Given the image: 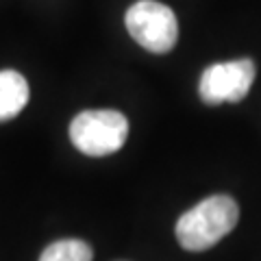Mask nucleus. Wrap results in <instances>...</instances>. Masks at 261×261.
<instances>
[{"label":"nucleus","instance_id":"7ed1b4c3","mask_svg":"<svg viewBox=\"0 0 261 261\" xmlns=\"http://www.w3.org/2000/svg\"><path fill=\"white\" fill-rule=\"evenodd\" d=\"M124 22L128 35L154 55H166L176 46L178 22L168 5L157 0H137L128 7Z\"/></svg>","mask_w":261,"mask_h":261},{"label":"nucleus","instance_id":"20e7f679","mask_svg":"<svg viewBox=\"0 0 261 261\" xmlns=\"http://www.w3.org/2000/svg\"><path fill=\"white\" fill-rule=\"evenodd\" d=\"M255 63L250 59H238L226 63H214L200 74L198 94L202 102H240L250 92L255 81Z\"/></svg>","mask_w":261,"mask_h":261},{"label":"nucleus","instance_id":"f257e3e1","mask_svg":"<svg viewBox=\"0 0 261 261\" xmlns=\"http://www.w3.org/2000/svg\"><path fill=\"white\" fill-rule=\"evenodd\" d=\"M240 220V207L231 196H209L178 218L176 240L190 252H202L228 235Z\"/></svg>","mask_w":261,"mask_h":261},{"label":"nucleus","instance_id":"f03ea898","mask_svg":"<svg viewBox=\"0 0 261 261\" xmlns=\"http://www.w3.org/2000/svg\"><path fill=\"white\" fill-rule=\"evenodd\" d=\"M128 137V120L120 111L94 109L72 120L70 140L74 148L89 157H107L118 152Z\"/></svg>","mask_w":261,"mask_h":261},{"label":"nucleus","instance_id":"423d86ee","mask_svg":"<svg viewBox=\"0 0 261 261\" xmlns=\"http://www.w3.org/2000/svg\"><path fill=\"white\" fill-rule=\"evenodd\" d=\"M94 250L83 240H59L46 246L39 261H92Z\"/></svg>","mask_w":261,"mask_h":261},{"label":"nucleus","instance_id":"39448f33","mask_svg":"<svg viewBox=\"0 0 261 261\" xmlns=\"http://www.w3.org/2000/svg\"><path fill=\"white\" fill-rule=\"evenodd\" d=\"M29 83L20 72H0V122L15 118L29 102Z\"/></svg>","mask_w":261,"mask_h":261}]
</instances>
